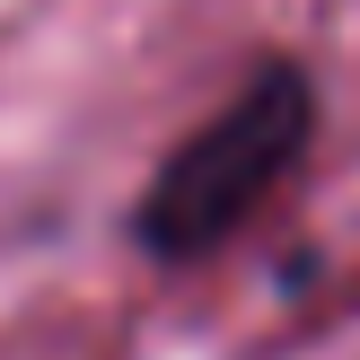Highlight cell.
<instances>
[{
	"mask_svg": "<svg viewBox=\"0 0 360 360\" xmlns=\"http://www.w3.org/2000/svg\"><path fill=\"white\" fill-rule=\"evenodd\" d=\"M316 141V79L299 62H255L167 158L150 167L132 202V238L158 264H193L229 246L281 185L299 176Z\"/></svg>",
	"mask_w": 360,
	"mask_h": 360,
	"instance_id": "1",
	"label": "cell"
}]
</instances>
